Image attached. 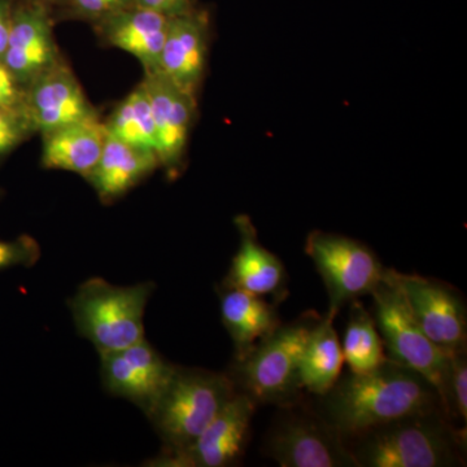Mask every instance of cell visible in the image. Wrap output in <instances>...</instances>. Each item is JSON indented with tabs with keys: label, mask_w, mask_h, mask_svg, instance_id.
Returning a JSON list of instances; mask_svg holds the SVG:
<instances>
[{
	"label": "cell",
	"mask_w": 467,
	"mask_h": 467,
	"mask_svg": "<svg viewBox=\"0 0 467 467\" xmlns=\"http://www.w3.org/2000/svg\"><path fill=\"white\" fill-rule=\"evenodd\" d=\"M209 18L190 9L169 21L159 70L187 94L196 97L207 67Z\"/></svg>",
	"instance_id": "9a60e30c"
},
{
	"label": "cell",
	"mask_w": 467,
	"mask_h": 467,
	"mask_svg": "<svg viewBox=\"0 0 467 467\" xmlns=\"http://www.w3.org/2000/svg\"><path fill=\"white\" fill-rule=\"evenodd\" d=\"M384 276L401 292L418 326L436 346L447 350L466 348L467 309L460 292L438 279L389 267Z\"/></svg>",
	"instance_id": "9c48e42d"
},
{
	"label": "cell",
	"mask_w": 467,
	"mask_h": 467,
	"mask_svg": "<svg viewBox=\"0 0 467 467\" xmlns=\"http://www.w3.org/2000/svg\"><path fill=\"white\" fill-rule=\"evenodd\" d=\"M104 389L149 413L173 377L175 365L146 339L119 350L99 352Z\"/></svg>",
	"instance_id": "8fae6325"
},
{
	"label": "cell",
	"mask_w": 467,
	"mask_h": 467,
	"mask_svg": "<svg viewBox=\"0 0 467 467\" xmlns=\"http://www.w3.org/2000/svg\"><path fill=\"white\" fill-rule=\"evenodd\" d=\"M158 167L160 161L155 150L109 135L99 161L86 181L94 187L100 201L109 204L130 192Z\"/></svg>",
	"instance_id": "ac0fdd59"
},
{
	"label": "cell",
	"mask_w": 467,
	"mask_h": 467,
	"mask_svg": "<svg viewBox=\"0 0 467 467\" xmlns=\"http://www.w3.org/2000/svg\"><path fill=\"white\" fill-rule=\"evenodd\" d=\"M448 401L451 418L467 425V355L465 349L454 350L448 379Z\"/></svg>",
	"instance_id": "cb8c5ba5"
},
{
	"label": "cell",
	"mask_w": 467,
	"mask_h": 467,
	"mask_svg": "<svg viewBox=\"0 0 467 467\" xmlns=\"http://www.w3.org/2000/svg\"><path fill=\"white\" fill-rule=\"evenodd\" d=\"M110 137L142 149H158L155 121L146 88L140 82L104 122Z\"/></svg>",
	"instance_id": "603a6c76"
},
{
	"label": "cell",
	"mask_w": 467,
	"mask_h": 467,
	"mask_svg": "<svg viewBox=\"0 0 467 467\" xmlns=\"http://www.w3.org/2000/svg\"><path fill=\"white\" fill-rule=\"evenodd\" d=\"M41 245L30 235L0 241V270L32 267L41 259Z\"/></svg>",
	"instance_id": "484cf974"
},
{
	"label": "cell",
	"mask_w": 467,
	"mask_h": 467,
	"mask_svg": "<svg viewBox=\"0 0 467 467\" xmlns=\"http://www.w3.org/2000/svg\"><path fill=\"white\" fill-rule=\"evenodd\" d=\"M61 58L48 5L38 0H14L7 47L2 61L18 84L26 88Z\"/></svg>",
	"instance_id": "7c38bea8"
},
{
	"label": "cell",
	"mask_w": 467,
	"mask_h": 467,
	"mask_svg": "<svg viewBox=\"0 0 467 467\" xmlns=\"http://www.w3.org/2000/svg\"><path fill=\"white\" fill-rule=\"evenodd\" d=\"M142 85L155 121L160 167L174 173L183 160L195 117L196 97L187 94L160 72L146 73Z\"/></svg>",
	"instance_id": "5bb4252c"
},
{
	"label": "cell",
	"mask_w": 467,
	"mask_h": 467,
	"mask_svg": "<svg viewBox=\"0 0 467 467\" xmlns=\"http://www.w3.org/2000/svg\"><path fill=\"white\" fill-rule=\"evenodd\" d=\"M321 398L319 416L346 439L401 418L444 413L434 387L391 358L368 373L349 371Z\"/></svg>",
	"instance_id": "6da1fadb"
},
{
	"label": "cell",
	"mask_w": 467,
	"mask_h": 467,
	"mask_svg": "<svg viewBox=\"0 0 467 467\" xmlns=\"http://www.w3.org/2000/svg\"><path fill=\"white\" fill-rule=\"evenodd\" d=\"M14 0H0V58L7 47Z\"/></svg>",
	"instance_id": "f546056e"
},
{
	"label": "cell",
	"mask_w": 467,
	"mask_h": 467,
	"mask_svg": "<svg viewBox=\"0 0 467 467\" xmlns=\"http://www.w3.org/2000/svg\"><path fill=\"white\" fill-rule=\"evenodd\" d=\"M0 199H2V190H0Z\"/></svg>",
	"instance_id": "1f68e13d"
},
{
	"label": "cell",
	"mask_w": 467,
	"mask_h": 467,
	"mask_svg": "<svg viewBox=\"0 0 467 467\" xmlns=\"http://www.w3.org/2000/svg\"><path fill=\"white\" fill-rule=\"evenodd\" d=\"M328 295V310L340 312L382 282L384 267L370 248L337 234L315 232L306 243Z\"/></svg>",
	"instance_id": "52a82bcc"
},
{
	"label": "cell",
	"mask_w": 467,
	"mask_h": 467,
	"mask_svg": "<svg viewBox=\"0 0 467 467\" xmlns=\"http://www.w3.org/2000/svg\"><path fill=\"white\" fill-rule=\"evenodd\" d=\"M335 317L337 315L328 310L325 317L317 319L301 352V389L319 398L333 389L342 374L344 356L334 327Z\"/></svg>",
	"instance_id": "44dd1931"
},
{
	"label": "cell",
	"mask_w": 467,
	"mask_h": 467,
	"mask_svg": "<svg viewBox=\"0 0 467 467\" xmlns=\"http://www.w3.org/2000/svg\"><path fill=\"white\" fill-rule=\"evenodd\" d=\"M135 5L152 9L167 16L184 14L192 9V0H135Z\"/></svg>",
	"instance_id": "f1b7e54d"
},
{
	"label": "cell",
	"mask_w": 467,
	"mask_h": 467,
	"mask_svg": "<svg viewBox=\"0 0 467 467\" xmlns=\"http://www.w3.org/2000/svg\"><path fill=\"white\" fill-rule=\"evenodd\" d=\"M26 112L34 133L41 135L85 119H99L64 58L26 86Z\"/></svg>",
	"instance_id": "4fadbf2b"
},
{
	"label": "cell",
	"mask_w": 467,
	"mask_h": 467,
	"mask_svg": "<svg viewBox=\"0 0 467 467\" xmlns=\"http://www.w3.org/2000/svg\"><path fill=\"white\" fill-rule=\"evenodd\" d=\"M235 225L241 235V244L223 285L257 296L275 295L284 299L287 279L284 263L261 245L250 218L239 216Z\"/></svg>",
	"instance_id": "e0dca14e"
},
{
	"label": "cell",
	"mask_w": 467,
	"mask_h": 467,
	"mask_svg": "<svg viewBox=\"0 0 467 467\" xmlns=\"http://www.w3.org/2000/svg\"><path fill=\"white\" fill-rule=\"evenodd\" d=\"M73 17L97 24L133 7L135 0H64Z\"/></svg>",
	"instance_id": "4316f807"
},
{
	"label": "cell",
	"mask_w": 467,
	"mask_h": 467,
	"mask_svg": "<svg viewBox=\"0 0 467 467\" xmlns=\"http://www.w3.org/2000/svg\"><path fill=\"white\" fill-rule=\"evenodd\" d=\"M315 316H306L278 328L257 344L244 358L235 361L230 377L236 389L247 393L257 405L287 408L301 395L299 364Z\"/></svg>",
	"instance_id": "5b68a950"
},
{
	"label": "cell",
	"mask_w": 467,
	"mask_h": 467,
	"mask_svg": "<svg viewBox=\"0 0 467 467\" xmlns=\"http://www.w3.org/2000/svg\"><path fill=\"white\" fill-rule=\"evenodd\" d=\"M220 310L223 324L233 340L235 361L244 358L282 325L275 306L263 296L225 285L220 292Z\"/></svg>",
	"instance_id": "ffe728a7"
},
{
	"label": "cell",
	"mask_w": 467,
	"mask_h": 467,
	"mask_svg": "<svg viewBox=\"0 0 467 467\" xmlns=\"http://www.w3.org/2000/svg\"><path fill=\"white\" fill-rule=\"evenodd\" d=\"M374 319L382 337L387 358L416 371L434 387L445 416L453 422L448 401V379L454 350L436 346L418 326L401 292L383 275L371 292Z\"/></svg>",
	"instance_id": "8992f818"
},
{
	"label": "cell",
	"mask_w": 467,
	"mask_h": 467,
	"mask_svg": "<svg viewBox=\"0 0 467 467\" xmlns=\"http://www.w3.org/2000/svg\"><path fill=\"white\" fill-rule=\"evenodd\" d=\"M38 2H41L43 5H48V7H50V5H57V3H63L64 0H38Z\"/></svg>",
	"instance_id": "4dcf8cb0"
},
{
	"label": "cell",
	"mask_w": 467,
	"mask_h": 467,
	"mask_svg": "<svg viewBox=\"0 0 467 467\" xmlns=\"http://www.w3.org/2000/svg\"><path fill=\"white\" fill-rule=\"evenodd\" d=\"M236 391L230 374L177 367L171 382L147 413L161 439V453L189 448Z\"/></svg>",
	"instance_id": "3957f363"
},
{
	"label": "cell",
	"mask_w": 467,
	"mask_h": 467,
	"mask_svg": "<svg viewBox=\"0 0 467 467\" xmlns=\"http://www.w3.org/2000/svg\"><path fill=\"white\" fill-rule=\"evenodd\" d=\"M155 285H115L88 279L69 301L77 331L98 352L128 348L144 337V312Z\"/></svg>",
	"instance_id": "277c9868"
},
{
	"label": "cell",
	"mask_w": 467,
	"mask_h": 467,
	"mask_svg": "<svg viewBox=\"0 0 467 467\" xmlns=\"http://www.w3.org/2000/svg\"><path fill=\"white\" fill-rule=\"evenodd\" d=\"M352 439L359 467L465 465L466 429L457 430L442 411L401 418Z\"/></svg>",
	"instance_id": "7a4b0ae2"
},
{
	"label": "cell",
	"mask_w": 467,
	"mask_h": 467,
	"mask_svg": "<svg viewBox=\"0 0 467 467\" xmlns=\"http://www.w3.org/2000/svg\"><path fill=\"white\" fill-rule=\"evenodd\" d=\"M285 409L265 441V453L279 466L359 467L346 438L318 413Z\"/></svg>",
	"instance_id": "ba28073f"
},
{
	"label": "cell",
	"mask_w": 467,
	"mask_h": 467,
	"mask_svg": "<svg viewBox=\"0 0 467 467\" xmlns=\"http://www.w3.org/2000/svg\"><path fill=\"white\" fill-rule=\"evenodd\" d=\"M171 17L133 5L95 26L109 45L133 55L144 73H153L159 70Z\"/></svg>",
	"instance_id": "2e32d148"
},
{
	"label": "cell",
	"mask_w": 467,
	"mask_h": 467,
	"mask_svg": "<svg viewBox=\"0 0 467 467\" xmlns=\"http://www.w3.org/2000/svg\"><path fill=\"white\" fill-rule=\"evenodd\" d=\"M42 138L43 167L72 171L86 180L99 161L109 131L99 117L64 126Z\"/></svg>",
	"instance_id": "d6986e66"
},
{
	"label": "cell",
	"mask_w": 467,
	"mask_h": 467,
	"mask_svg": "<svg viewBox=\"0 0 467 467\" xmlns=\"http://www.w3.org/2000/svg\"><path fill=\"white\" fill-rule=\"evenodd\" d=\"M32 134L34 129L26 113L0 107V164Z\"/></svg>",
	"instance_id": "d4e9b609"
},
{
	"label": "cell",
	"mask_w": 467,
	"mask_h": 467,
	"mask_svg": "<svg viewBox=\"0 0 467 467\" xmlns=\"http://www.w3.org/2000/svg\"><path fill=\"white\" fill-rule=\"evenodd\" d=\"M349 319L342 344L344 362L352 373H368L389 359L374 316L358 300L349 304Z\"/></svg>",
	"instance_id": "7402d4cb"
},
{
	"label": "cell",
	"mask_w": 467,
	"mask_h": 467,
	"mask_svg": "<svg viewBox=\"0 0 467 467\" xmlns=\"http://www.w3.org/2000/svg\"><path fill=\"white\" fill-rule=\"evenodd\" d=\"M257 404L247 393L236 391L207 429L184 451L160 453L149 461L159 467H226L241 461Z\"/></svg>",
	"instance_id": "30bf717a"
},
{
	"label": "cell",
	"mask_w": 467,
	"mask_h": 467,
	"mask_svg": "<svg viewBox=\"0 0 467 467\" xmlns=\"http://www.w3.org/2000/svg\"><path fill=\"white\" fill-rule=\"evenodd\" d=\"M0 107L26 113V88L0 58Z\"/></svg>",
	"instance_id": "83f0119b"
}]
</instances>
